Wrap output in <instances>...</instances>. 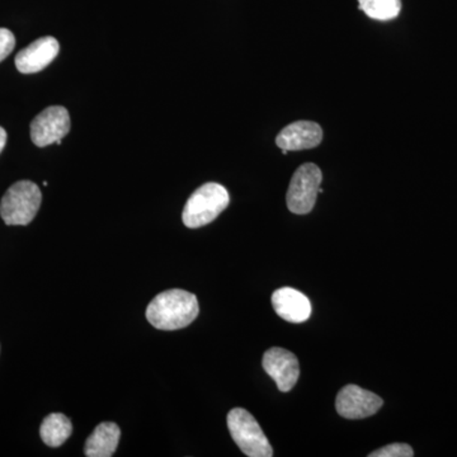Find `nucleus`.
Here are the masks:
<instances>
[{
  "mask_svg": "<svg viewBox=\"0 0 457 457\" xmlns=\"http://www.w3.org/2000/svg\"><path fill=\"white\" fill-rule=\"evenodd\" d=\"M196 295L173 288L156 295L146 308V319L161 330H177L188 327L198 317Z\"/></svg>",
  "mask_w": 457,
  "mask_h": 457,
  "instance_id": "obj_1",
  "label": "nucleus"
},
{
  "mask_svg": "<svg viewBox=\"0 0 457 457\" xmlns=\"http://www.w3.org/2000/svg\"><path fill=\"white\" fill-rule=\"evenodd\" d=\"M230 197L227 188L219 183H206L188 198L183 210V224L197 228L210 224L227 209Z\"/></svg>",
  "mask_w": 457,
  "mask_h": 457,
  "instance_id": "obj_2",
  "label": "nucleus"
},
{
  "mask_svg": "<svg viewBox=\"0 0 457 457\" xmlns=\"http://www.w3.org/2000/svg\"><path fill=\"white\" fill-rule=\"evenodd\" d=\"M42 203L41 189L31 180H20L5 192L0 203V216L7 225H29Z\"/></svg>",
  "mask_w": 457,
  "mask_h": 457,
  "instance_id": "obj_3",
  "label": "nucleus"
},
{
  "mask_svg": "<svg viewBox=\"0 0 457 457\" xmlns=\"http://www.w3.org/2000/svg\"><path fill=\"white\" fill-rule=\"evenodd\" d=\"M228 428L231 438L242 453L249 457L273 456L266 435L255 418L243 408H234L228 414Z\"/></svg>",
  "mask_w": 457,
  "mask_h": 457,
  "instance_id": "obj_4",
  "label": "nucleus"
},
{
  "mask_svg": "<svg viewBox=\"0 0 457 457\" xmlns=\"http://www.w3.org/2000/svg\"><path fill=\"white\" fill-rule=\"evenodd\" d=\"M321 180H323V174L318 165L303 164L295 171L286 195L288 210L296 215L311 212L317 203Z\"/></svg>",
  "mask_w": 457,
  "mask_h": 457,
  "instance_id": "obj_5",
  "label": "nucleus"
},
{
  "mask_svg": "<svg viewBox=\"0 0 457 457\" xmlns=\"http://www.w3.org/2000/svg\"><path fill=\"white\" fill-rule=\"evenodd\" d=\"M71 128V114L65 107H49L33 119L31 139L38 147L49 146L54 143L60 145Z\"/></svg>",
  "mask_w": 457,
  "mask_h": 457,
  "instance_id": "obj_6",
  "label": "nucleus"
},
{
  "mask_svg": "<svg viewBox=\"0 0 457 457\" xmlns=\"http://www.w3.org/2000/svg\"><path fill=\"white\" fill-rule=\"evenodd\" d=\"M384 402L380 396L357 385H347L337 395L336 409L345 420H363L374 416Z\"/></svg>",
  "mask_w": 457,
  "mask_h": 457,
  "instance_id": "obj_7",
  "label": "nucleus"
},
{
  "mask_svg": "<svg viewBox=\"0 0 457 457\" xmlns=\"http://www.w3.org/2000/svg\"><path fill=\"white\" fill-rule=\"evenodd\" d=\"M262 366L278 385L279 392H290L299 380V361L294 353L285 348H270L263 354Z\"/></svg>",
  "mask_w": 457,
  "mask_h": 457,
  "instance_id": "obj_8",
  "label": "nucleus"
},
{
  "mask_svg": "<svg viewBox=\"0 0 457 457\" xmlns=\"http://www.w3.org/2000/svg\"><path fill=\"white\" fill-rule=\"evenodd\" d=\"M60 51L56 38L46 36L32 42L16 56V68L22 74H35L44 71L55 60Z\"/></svg>",
  "mask_w": 457,
  "mask_h": 457,
  "instance_id": "obj_9",
  "label": "nucleus"
},
{
  "mask_svg": "<svg viewBox=\"0 0 457 457\" xmlns=\"http://www.w3.org/2000/svg\"><path fill=\"white\" fill-rule=\"evenodd\" d=\"M323 140V130L318 123L312 121H297L286 126L276 137L279 149L288 152L312 149Z\"/></svg>",
  "mask_w": 457,
  "mask_h": 457,
  "instance_id": "obj_10",
  "label": "nucleus"
},
{
  "mask_svg": "<svg viewBox=\"0 0 457 457\" xmlns=\"http://www.w3.org/2000/svg\"><path fill=\"white\" fill-rule=\"evenodd\" d=\"M272 305L278 317L290 323H303L312 315V303L308 297L291 287H282L272 295Z\"/></svg>",
  "mask_w": 457,
  "mask_h": 457,
  "instance_id": "obj_11",
  "label": "nucleus"
},
{
  "mask_svg": "<svg viewBox=\"0 0 457 457\" xmlns=\"http://www.w3.org/2000/svg\"><path fill=\"white\" fill-rule=\"evenodd\" d=\"M121 429L112 422L101 423L87 438L84 453L87 457H111L119 446Z\"/></svg>",
  "mask_w": 457,
  "mask_h": 457,
  "instance_id": "obj_12",
  "label": "nucleus"
},
{
  "mask_svg": "<svg viewBox=\"0 0 457 457\" xmlns=\"http://www.w3.org/2000/svg\"><path fill=\"white\" fill-rule=\"evenodd\" d=\"M73 433V425L71 420L62 413L49 414L45 418L40 427V436L45 445L50 447H59Z\"/></svg>",
  "mask_w": 457,
  "mask_h": 457,
  "instance_id": "obj_13",
  "label": "nucleus"
},
{
  "mask_svg": "<svg viewBox=\"0 0 457 457\" xmlns=\"http://www.w3.org/2000/svg\"><path fill=\"white\" fill-rule=\"evenodd\" d=\"M360 11L376 21H390L399 16L402 0H359Z\"/></svg>",
  "mask_w": 457,
  "mask_h": 457,
  "instance_id": "obj_14",
  "label": "nucleus"
},
{
  "mask_svg": "<svg viewBox=\"0 0 457 457\" xmlns=\"http://www.w3.org/2000/svg\"><path fill=\"white\" fill-rule=\"evenodd\" d=\"M370 457H411L414 451L407 444H392L370 453Z\"/></svg>",
  "mask_w": 457,
  "mask_h": 457,
  "instance_id": "obj_15",
  "label": "nucleus"
},
{
  "mask_svg": "<svg viewBox=\"0 0 457 457\" xmlns=\"http://www.w3.org/2000/svg\"><path fill=\"white\" fill-rule=\"evenodd\" d=\"M16 46V37L7 29H0V62L11 55Z\"/></svg>",
  "mask_w": 457,
  "mask_h": 457,
  "instance_id": "obj_16",
  "label": "nucleus"
},
{
  "mask_svg": "<svg viewBox=\"0 0 457 457\" xmlns=\"http://www.w3.org/2000/svg\"><path fill=\"white\" fill-rule=\"evenodd\" d=\"M7 131L4 129L0 128V153L4 149L5 144H7Z\"/></svg>",
  "mask_w": 457,
  "mask_h": 457,
  "instance_id": "obj_17",
  "label": "nucleus"
}]
</instances>
